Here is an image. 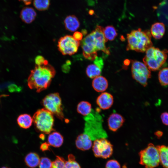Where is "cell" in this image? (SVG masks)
<instances>
[{"instance_id": "1", "label": "cell", "mask_w": 168, "mask_h": 168, "mask_svg": "<svg viewBox=\"0 0 168 168\" xmlns=\"http://www.w3.org/2000/svg\"><path fill=\"white\" fill-rule=\"evenodd\" d=\"M55 73L54 68L46 60L43 64L36 65L31 70L27 79L28 86L30 89H35L37 92H40L49 86Z\"/></svg>"}, {"instance_id": "2", "label": "cell", "mask_w": 168, "mask_h": 168, "mask_svg": "<svg viewBox=\"0 0 168 168\" xmlns=\"http://www.w3.org/2000/svg\"><path fill=\"white\" fill-rule=\"evenodd\" d=\"M128 44L126 48L127 51L134 50L143 52L152 46L151 34L150 31H142L140 28L132 30L128 34Z\"/></svg>"}, {"instance_id": "3", "label": "cell", "mask_w": 168, "mask_h": 168, "mask_svg": "<svg viewBox=\"0 0 168 168\" xmlns=\"http://www.w3.org/2000/svg\"><path fill=\"white\" fill-rule=\"evenodd\" d=\"M84 119L86 122L84 133L88 135L92 141L107 138V135L103 128L102 118L100 115L91 112L86 116Z\"/></svg>"}, {"instance_id": "4", "label": "cell", "mask_w": 168, "mask_h": 168, "mask_svg": "<svg viewBox=\"0 0 168 168\" xmlns=\"http://www.w3.org/2000/svg\"><path fill=\"white\" fill-rule=\"evenodd\" d=\"M32 119L35 128L43 133L49 134L54 130L53 114L45 108L36 111L34 114Z\"/></svg>"}, {"instance_id": "5", "label": "cell", "mask_w": 168, "mask_h": 168, "mask_svg": "<svg viewBox=\"0 0 168 168\" xmlns=\"http://www.w3.org/2000/svg\"><path fill=\"white\" fill-rule=\"evenodd\" d=\"M166 51L154 47H150L146 51V55L143 59L144 63L150 70H158L166 61Z\"/></svg>"}, {"instance_id": "6", "label": "cell", "mask_w": 168, "mask_h": 168, "mask_svg": "<svg viewBox=\"0 0 168 168\" xmlns=\"http://www.w3.org/2000/svg\"><path fill=\"white\" fill-rule=\"evenodd\" d=\"M139 163L144 168H154L160 163L158 150L152 143H150L139 153Z\"/></svg>"}, {"instance_id": "7", "label": "cell", "mask_w": 168, "mask_h": 168, "mask_svg": "<svg viewBox=\"0 0 168 168\" xmlns=\"http://www.w3.org/2000/svg\"><path fill=\"white\" fill-rule=\"evenodd\" d=\"M42 104L44 108L58 118L61 120L64 118L61 99L58 93L48 95L42 100Z\"/></svg>"}, {"instance_id": "8", "label": "cell", "mask_w": 168, "mask_h": 168, "mask_svg": "<svg viewBox=\"0 0 168 168\" xmlns=\"http://www.w3.org/2000/svg\"><path fill=\"white\" fill-rule=\"evenodd\" d=\"M131 72L133 78L144 87L151 77V72L144 63L137 61H132Z\"/></svg>"}, {"instance_id": "9", "label": "cell", "mask_w": 168, "mask_h": 168, "mask_svg": "<svg viewBox=\"0 0 168 168\" xmlns=\"http://www.w3.org/2000/svg\"><path fill=\"white\" fill-rule=\"evenodd\" d=\"M80 45V42L71 35H67L62 37L58 41V49L64 55L75 54L77 52Z\"/></svg>"}, {"instance_id": "10", "label": "cell", "mask_w": 168, "mask_h": 168, "mask_svg": "<svg viewBox=\"0 0 168 168\" xmlns=\"http://www.w3.org/2000/svg\"><path fill=\"white\" fill-rule=\"evenodd\" d=\"M95 156L106 159L110 157L113 152V147L106 138L97 139L94 141L92 146Z\"/></svg>"}, {"instance_id": "11", "label": "cell", "mask_w": 168, "mask_h": 168, "mask_svg": "<svg viewBox=\"0 0 168 168\" xmlns=\"http://www.w3.org/2000/svg\"><path fill=\"white\" fill-rule=\"evenodd\" d=\"M81 44L84 57L90 60H94L97 57V50L96 41L91 33L82 40Z\"/></svg>"}, {"instance_id": "12", "label": "cell", "mask_w": 168, "mask_h": 168, "mask_svg": "<svg viewBox=\"0 0 168 168\" xmlns=\"http://www.w3.org/2000/svg\"><path fill=\"white\" fill-rule=\"evenodd\" d=\"M103 29L102 27L97 26L95 29L91 33L96 41L97 51L101 50L106 54H109L110 51L105 45V43L107 42L108 40L104 36L103 32Z\"/></svg>"}, {"instance_id": "13", "label": "cell", "mask_w": 168, "mask_h": 168, "mask_svg": "<svg viewBox=\"0 0 168 168\" xmlns=\"http://www.w3.org/2000/svg\"><path fill=\"white\" fill-rule=\"evenodd\" d=\"M125 121L124 118L116 113L112 114L108 119V125L111 131L115 132L123 125Z\"/></svg>"}, {"instance_id": "14", "label": "cell", "mask_w": 168, "mask_h": 168, "mask_svg": "<svg viewBox=\"0 0 168 168\" xmlns=\"http://www.w3.org/2000/svg\"><path fill=\"white\" fill-rule=\"evenodd\" d=\"M114 102L112 95L107 92L101 93L96 100L97 104L99 107L103 110L109 109L112 106Z\"/></svg>"}, {"instance_id": "15", "label": "cell", "mask_w": 168, "mask_h": 168, "mask_svg": "<svg viewBox=\"0 0 168 168\" xmlns=\"http://www.w3.org/2000/svg\"><path fill=\"white\" fill-rule=\"evenodd\" d=\"M75 145L77 148L84 151L90 149L92 146V143L90 137L84 133L77 137L75 141Z\"/></svg>"}, {"instance_id": "16", "label": "cell", "mask_w": 168, "mask_h": 168, "mask_svg": "<svg viewBox=\"0 0 168 168\" xmlns=\"http://www.w3.org/2000/svg\"><path fill=\"white\" fill-rule=\"evenodd\" d=\"M36 15V13L33 8L26 7L21 10L20 12V17L24 23L30 24L35 20Z\"/></svg>"}, {"instance_id": "17", "label": "cell", "mask_w": 168, "mask_h": 168, "mask_svg": "<svg viewBox=\"0 0 168 168\" xmlns=\"http://www.w3.org/2000/svg\"><path fill=\"white\" fill-rule=\"evenodd\" d=\"M64 22L65 28L71 32H74L79 28V21L77 17L74 15L67 16L65 19Z\"/></svg>"}, {"instance_id": "18", "label": "cell", "mask_w": 168, "mask_h": 168, "mask_svg": "<svg viewBox=\"0 0 168 168\" xmlns=\"http://www.w3.org/2000/svg\"><path fill=\"white\" fill-rule=\"evenodd\" d=\"M108 83L107 80L104 77L98 76L93 79L92 86L94 89L98 92H103L107 88Z\"/></svg>"}, {"instance_id": "19", "label": "cell", "mask_w": 168, "mask_h": 168, "mask_svg": "<svg viewBox=\"0 0 168 168\" xmlns=\"http://www.w3.org/2000/svg\"><path fill=\"white\" fill-rule=\"evenodd\" d=\"M157 14L160 20L168 24V0H163L159 4Z\"/></svg>"}, {"instance_id": "20", "label": "cell", "mask_w": 168, "mask_h": 168, "mask_svg": "<svg viewBox=\"0 0 168 168\" xmlns=\"http://www.w3.org/2000/svg\"><path fill=\"white\" fill-rule=\"evenodd\" d=\"M63 138L59 132H53L49 133L48 138V143L50 146L59 147L63 144Z\"/></svg>"}, {"instance_id": "21", "label": "cell", "mask_w": 168, "mask_h": 168, "mask_svg": "<svg viewBox=\"0 0 168 168\" xmlns=\"http://www.w3.org/2000/svg\"><path fill=\"white\" fill-rule=\"evenodd\" d=\"M165 30V26L162 22H156L153 24L151 28V33L156 39H159L164 35Z\"/></svg>"}, {"instance_id": "22", "label": "cell", "mask_w": 168, "mask_h": 168, "mask_svg": "<svg viewBox=\"0 0 168 168\" xmlns=\"http://www.w3.org/2000/svg\"><path fill=\"white\" fill-rule=\"evenodd\" d=\"M40 158L36 153L31 152L25 156V161L26 165L31 168H34L39 165Z\"/></svg>"}, {"instance_id": "23", "label": "cell", "mask_w": 168, "mask_h": 168, "mask_svg": "<svg viewBox=\"0 0 168 168\" xmlns=\"http://www.w3.org/2000/svg\"><path fill=\"white\" fill-rule=\"evenodd\" d=\"M156 146L159 152L160 163L164 168H168V146L164 145Z\"/></svg>"}, {"instance_id": "24", "label": "cell", "mask_w": 168, "mask_h": 168, "mask_svg": "<svg viewBox=\"0 0 168 168\" xmlns=\"http://www.w3.org/2000/svg\"><path fill=\"white\" fill-rule=\"evenodd\" d=\"M17 122L21 128L27 129L31 126L33 119L30 115L27 114H23L18 117Z\"/></svg>"}, {"instance_id": "25", "label": "cell", "mask_w": 168, "mask_h": 168, "mask_svg": "<svg viewBox=\"0 0 168 168\" xmlns=\"http://www.w3.org/2000/svg\"><path fill=\"white\" fill-rule=\"evenodd\" d=\"M77 112L82 115L86 116L91 112V104L86 101H82L78 104L77 107Z\"/></svg>"}, {"instance_id": "26", "label": "cell", "mask_w": 168, "mask_h": 168, "mask_svg": "<svg viewBox=\"0 0 168 168\" xmlns=\"http://www.w3.org/2000/svg\"><path fill=\"white\" fill-rule=\"evenodd\" d=\"M102 69L96 65L91 64L87 67L86 73L87 76L91 78H94L99 76Z\"/></svg>"}, {"instance_id": "27", "label": "cell", "mask_w": 168, "mask_h": 168, "mask_svg": "<svg viewBox=\"0 0 168 168\" xmlns=\"http://www.w3.org/2000/svg\"><path fill=\"white\" fill-rule=\"evenodd\" d=\"M103 33L107 40H114L117 35V33L114 27L113 26H109L103 29Z\"/></svg>"}, {"instance_id": "28", "label": "cell", "mask_w": 168, "mask_h": 168, "mask_svg": "<svg viewBox=\"0 0 168 168\" xmlns=\"http://www.w3.org/2000/svg\"><path fill=\"white\" fill-rule=\"evenodd\" d=\"M33 5L39 11H43L47 10L50 5V0H34Z\"/></svg>"}, {"instance_id": "29", "label": "cell", "mask_w": 168, "mask_h": 168, "mask_svg": "<svg viewBox=\"0 0 168 168\" xmlns=\"http://www.w3.org/2000/svg\"><path fill=\"white\" fill-rule=\"evenodd\" d=\"M158 79L161 86L168 85V68H164L159 72L158 75Z\"/></svg>"}, {"instance_id": "30", "label": "cell", "mask_w": 168, "mask_h": 168, "mask_svg": "<svg viewBox=\"0 0 168 168\" xmlns=\"http://www.w3.org/2000/svg\"><path fill=\"white\" fill-rule=\"evenodd\" d=\"M68 158V160L65 161V168H82L73 155L69 154Z\"/></svg>"}, {"instance_id": "31", "label": "cell", "mask_w": 168, "mask_h": 168, "mask_svg": "<svg viewBox=\"0 0 168 168\" xmlns=\"http://www.w3.org/2000/svg\"><path fill=\"white\" fill-rule=\"evenodd\" d=\"M53 162L49 158L44 157L40 158L39 164V168H51Z\"/></svg>"}, {"instance_id": "32", "label": "cell", "mask_w": 168, "mask_h": 168, "mask_svg": "<svg viewBox=\"0 0 168 168\" xmlns=\"http://www.w3.org/2000/svg\"><path fill=\"white\" fill-rule=\"evenodd\" d=\"M55 160L53 161L51 168H65V161L62 157L56 156Z\"/></svg>"}, {"instance_id": "33", "label": "cell", "mask_w": 168, "mask_h": 168, "mask_svg": "<svg viewBox=\"0 0 168 168\" xmlns=\"http://www.w3.org/2000/svg\"><path fill=\"white\" fill-rule=\"evenodd\" d=\"M105 168H121V166L117 161L114 160H110L107 162Z\"/></svg>"}, {"instance_id": "34", "label": "cell", "mask_w": 168, "mask_h": 168, "mask_svg": "<svg viewBox=\"0 0 168 168\" xmlns=\"http://www.w3.org/2000/svg\"><path fill=\"white\" fill-rule=\"evenodd\" d=\"M46 60L42 56L39 55L35 58V63L36 65H40L44 64Z\"/></svg>"}, {"instance_id": "35", "label": "cell", "mask_w": 168, "mask_h": 168, "mask_svg": "<svg viewBox=\"0 0 168 168\" xmlns=\"http://www.w3.org/2000/svg\"><path fill=\"white\" fill-rule=\"evenodd\" d=\"M160 117L162 123L165 125L168 126V112L162 113Z\"/></svg>"}, {"instance_id": "36", "label": "cell", "mask_w": 168, "mask_h": 168, "mask_svg": "<svg viewBox=\"0 0 168 168\" xmlns=\"http://www.w3.org/2000/svg\"><path fill=\"white\" fill-rule=\"evenodd\" d=\"M94 63L100 67L101 69H102L104 66V62L102 58L97 57L94 60Z\"/></svg>"}, {"instance_id": "37", "label": "cell", "mask_w": 168, "mask_h": 168, "mask_svg": "<svg viewBox=\"0 0 168 168\" xmlns=\"http://www.w3.org/2000/svg\"><path fill=\"white\" fill-rule=\"evenodd\" d=\"M50 145L48 142H45L41 144L40 147V149L42 151L49 150Z\"/></svg>"}, {"instance_id": "38", "label": "cell", "mask_w": 168, "mask_h": 168, "mask_svg": "<svg viewBox=\"0 0 168 168\" xmlns=\"http://www.w3.org/2000/svg\"><path fill=\"white\" fill-rule=\"evenodd\" d=\"M73 38L79 41L82 37V34L78 31L75 32L73 35Z\"/></svg>"}, {"instance_id": "39", "label": "cell", "mask_w": 168, "mask_h": 168, "mask_svg": "<svg viewBox=\"0 0 168 168\" xmlns=\"http://www.w3.org/2000/svg\"><path fill=\"white\" fill-rule=\"evenodd\" d=\"M154 134L158 138H160L162 136L163 133L161 131L158 130L156 131L154 133Z\"/></svg>"}, {"instance_id": "40", "label": "cell", "mask_w": 168, "mask_h": 168, "mask_svg": "<svg viewBox=\"0 0 168 168\" xmlns=\"http://www.w3.org/2000/svg\"><path fill=\"white\" fill-rule=\"evenodd\" d=\"M32 0H19L20 1L23 2L26 5H29L31 3Z\"/></svg>"}, {"instance_id": "41", "label": "cell", "mask_w": 168, "mask_h": 168, "mask_svg": "<svg viewBox=\"0 0 168 168\" xmlns=\"http://www.w3.org/2000/svg\"><path fill=\"white\" fill-rule=\"evenodd\" d=\"M40 138L42 140H43L44 138V135L43 134H42L40 135Z\"/></svg>"}, {"instance_id": "42", "label": "cell", "mask_w": 168, "mask_h": 168, "mask_svg": "<svg viewBox=\"0 0 168 168\" xmlns=\"http://www.w3.org/2000/svg\"><path fill=\"white\" fill-rule=\"evenodd\" d=\"M94 11L92 10H90L89 11V14L91 15H92L94 13Z\"/></svg>"}, {"instance_id": "43", "label": "cell", "mask_w": 168, "mask_h": 168, "mask_svg": "<svg viewBox=\"0 0 168 168\" xmlns=\"http://www.w3.org/2000/svg\"><path fill=\"white\" fill-rule=\"evenodd\" d=\"M1 168H8L7 167H6V166H3V167H1Z\"/></svg>"}]
</instances>
